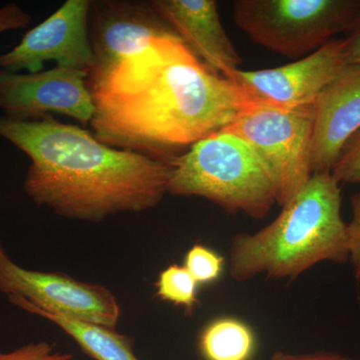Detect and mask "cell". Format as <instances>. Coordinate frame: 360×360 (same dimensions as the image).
Here are the masks:
<instances>
[{"label":"cell","mask_w":360,"mask_h":360,"mask_svg":"<svg viewBox=\"0 0 360 360\" xmlns=\"http://www.w3.org/2000/svg\"><path fill=\"white\" fill-rule=\"evenodd\" d=\"M94 136L110 148L163 161L220 131L250 103L243 90L213 72L179 37L87 75Z\"/></svg>","instance_id":"cell-1"},{"label":"cell","mask_w":360,"mask_h":360,"mask_svg":"<svg viewBox=\"0 0 360 360\" xmlns=\"http://www.w3.org/2000/svg\"><path fill=\"white\" fill-rule=\"evenodd\" d=\"M0 137L30 160L26 194L65 219L98 224L120 213L151 210L167 194V161L110 148L51 115L33 120L0 116Z\"/></svg>","instance_id":"cell-2"},{"label":"cell","mask_w":360,"mask_h":360,"mask_svg":"<svg viewBox=\"0 0 360 360\" xmlns=\"http://www.w3.org/2000/svg\"><path fill=\"white\" fill-rule=\"evenodd\" d=\"M271 224L231 238L229 274L238 283L264 276L297 278L321 264L349 260L347 222L341 217L340 184L331 172L309 182Z\"/></svg>","instance_id":"cell-3"},{"label":"cell","mask_w":360,"mask_h":360,"mask_svg":"<svg viewBox=\"0 0 360 360\" xmlns=\"http://www.w3.org/2000/svg\"><path fill=\"white\" fill-rule=\"evenodd\" d=\"M167 194L198 196L229 213L264 219L276 205V191L257 156L243 139L220 131L168 161Z\"/></svg>","instance_id":"cell-4"},{"label":"cell","mask_w":360,"mask_h":360,"mask_svg":"<svg viewBox=\"0 0 360 360\" xmlns=\"http://www.w3.org/2000/svg\"><path fill=\"white\" fill-rule=\"evenodd\" d=\"M360 18V0H238L233 18L252 41L290 58L347 34Z\"/></svg>","instance_id":"cell-5"},{"label":"cell","mask_w":360,"mask_h":360,"mask_svg":"<svg viewBox=\"0 0 360 360\" xmlns=\"http://www.w3.org/2000/svg\"><path fill=\"white\" fill-rule=\"evenodd\" d=\"M314 108H283L252 103L222 129L248 144L269 174L276 205L283 207L312 176Z\"/></svg>","instance_id":"cell-6"},{"label":"cell","mask_w":360,"mask_h":360,"mask_svg":"<svg viewBox=\"0 0 360 360\" xmlns=\"http://www.w3.org/2000/svg\"><path fill=\"white\" fill-rule=\"evenodd\" d=\"M0 293L20 296L45 311L104 328H115L122 317V307L110 288L61 272L25 269L1 245Z\"/></svg>","instance_id":"cell-7"},{"label":"cell","mask_w":360,"mask_h":360,"mask_svg":"<svg viewBox=\"0 0 360 360\" xmlns=\"http://www.w3.org/2000/svg\"><path fill=\"white\" fill-rule=\"evenodd\" d=\"M345 39H335L300 60L279 68L234 70L225 77L252 103L276 108L314 105L322 89L347 65Z\"/></svg>","instance_id":"cell-8"},{"label":"cell","mask_w":360,"mask_h":360,"mask_svg":"<svg viewBox=\"0 0 360 360\" xmlns=\"http://www.w3.org/2000/svg\"><path fill=\"white\" fill-rule=\"evenodd\" d=\"M87 73L56 65L39 72L0 71V110L13 120H33L58 113L90 123L94 105Z\"/></svg>","instance_id":"cell-9"},{"label":"cell","mask_w":360,"mask_h":360,"mask_svg":"<svg viewBox=\"0 0 360 360\" xmlns=\"http://www.w3.org/2000/svg\"><path fill=\"white\" fill-rule=\"evenodd\" d=\"M91 0H68L44 22L26 32L20 44L0 54V71H41L45 61L84 71L94 66L89 35Z\"/></svg>","instance_id":"cell-10"},{"label":"cell","mask_w":360,"mask_h":360,"mask_svg":"<svg viewBox=\"0 0 360 360\" xmlns=\"http://www.w3.org/2000/svg\"><path fill=\"white\" fill-rule=\"evenodd\" d=\"M89 35L94 58L90 72L141 53L156 39L177 37L153 1L127 0H91Z\"/></svg>","instance_id":"cell-11"},{"label":"cell","mask_w":360,"mask_h":360,"mask_svg":"<svg viewBox=\"0 0 360 360\" xmlns=\"http://www.w3.org/2000/svg\"><path fill=\"white\" fill-rule=\"evenodd\" d=\"M312 108V174L331 172L343 146L360 129V65H345Z\"/></svg>","instance_id":"cell-12"},{"label":"cell","mask_w":360,"mask_h":360,"mask_svg":"<svg viewBox=\"0 0 360 360\" xmlns=\"http://www.w3.org/2000/svg\"><path fill=\"white\" fill-rule=\"evenodd\" d=\"M158 13L177 37L208 68L224 77L243 58L225 32L214 0H155Z\"/></svg>","instance_id":"cell-13"},{"label":"cell","mask_w":360,"mask_h":360,"mask_svg":"<svg viewBox=\"0 0 360 360\" xmlns=\"http://www.w3.org/2000/svg\"><path fill=\"white\" fill-rule=\"evenodd\" d=\"M9 302L30 314L46 319L70 335L82 352L96 360H139L134 354V340L115 328L77 321L33 307L20 296H8Z\"/></svg>","instance_id":"cell-14"},{"label":"cell","mask_w":360,"mask_h":360,"mask_svg":"<svg viewBox=\"0 0 360 360\" xmlns=\"http://www.w3.org/2000/svg\"><path fill=\"white\" fill-rule=\"evenodd\" d=\"M198 345L205 360H251L257 338L250 324L236 317L221 316L206 324Z\"/></svg>","instance_id":"cell-15"},{"label":"cell","mask_w":360,"mask_h":360,"mask_svg":"<svg viewBox=\"0 0 360 360\" xmlns=\"http://www.w3.org/2000/svg\"><path fill=\"white\" fill-rule=\"evenodd\" d=\"M155 295L162 302L172 303L193 314L200 302L198 283L184 265L170 264L162 270L155 284Z\"/></svg>","instance_id":"cell-16"},{"label":"cell","mask_w":360,"mask_h":360,"mask_svg":"<svg viewBox=\"0 0 360 360\" xmlns=\"http://www.w3.org/2000/svg\"><path fill=\"white\" fill-rule=\"evenodd\" d=\"M224 257L202 243L191 246L184 257V266L198 285L217 281L224 271Z\"/></svg>","instance_id":"cell-17"},{"label":"cell","mask_w":360,"mask_h":360,"mask_svg":"<svg viewBox=\"0 0 360 360\" xmlns=\"http://www.w3.org/2000/svg\"><path fill=\"white\" fill-rule=\"evenodd\" d=\"M331 174L338 184H360V129L343 146Z\"/></svg>","instance_id":"cell-18"},{"label":"cell","mask_w":360,"mask_h":360,"mask_svg":"<svg viewBox=\"0 0 360 360\" xmlns=\"http://www.w3.org/2000/svg\"><path fill=\"white\" fill-rule=\"evenodd\" d=\"M0 360H77L68 352H54L53 345L46 341L30 342L13 352H0Z\"/></svg>","instance_id":"cell-19"},{"label":"cell","mask_w":360,"mask_h":360,"mask_svg":"<svg viewBox=\"0 0 360 360\" xmlns=\"http://www.w3.org/2000/svg\"><path fill=\"white\" fill-rule=\"evenodd\" d=\"M352 217L347 222L348 251L354 278L360 281V191L350 198Z\"/></svg>","instance_id":"cell-20"},{"label":"cell","mask_w":360,"mask_h":360,"mask_svg":"<svg viewBox=\"0 0 360 360\" xmlns=\"http://www.w3.org/2000/svg\"><path fill=\"white\" fill-rule=\"evenodd\" d=\"M30 21L32 15L13 2L0 8V33L20 30L30 25Z\"/></svg>","instance_id":"cell-21"},{"label":"cell","mask_w":360,"mask_h":360,"mask_svg":"<svg viewBox=\"0 0 360 360\" xmlns=\"http://www.w3.org/2000/svg\"><path fill=\"white\" fill-rule=\"evenodd\" d=\"M345 39V56L348 65L357 63L360 65V18L354 27L343 37Z\"/></svg>","instance_id":"cell-22"},{"label":"cell","mask_w":360,"mask_h":360,"mask_svg":"<svg viewBox=\"0 0 360 360\" xmlns=\"http://www.w3.org/2000/svg\"><path fill=\"white\" fill-rule=\"evenodd\" d=\"M269 360H355L336 352H319L314 354H292L288 352H276Z\"/></svg>","instance_id":"cell-23"}]
</instances>
